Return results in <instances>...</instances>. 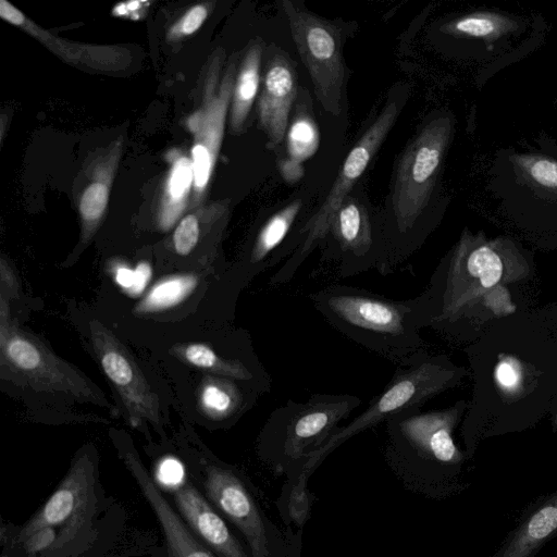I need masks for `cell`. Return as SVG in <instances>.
<instances>
[{
    "label": "cell",
    "mask_w": 557,
    "mask_h": 557,
    "mask_svg": "<svg viewBox=\"0 0 557 557\" xmlns=\"http://www.w3.org/2000/svg\"><path fill=\"white\" fill-rule=\"evenodd\" d=\"M557 533V490L532 505L492 557H534Z\"/></svg>",
    "instance_id": "cell-18"
},
{
    "label": "cell",
    "mask_w": 557,
    "mask_h": 557,
    "mask_svg": "<svg viewBox=\"0 0 557 557\" xmlns=\"http://www.w3.org/2000/svg\"><path fill=\"white\" fill-rule=\"evenodd\" d=\"M0 284H1V295H3L7 299L11 297H17L18 294V283L17 278L14 274V271L2 257L0 261Z\"/></svg>",
    "instance_id": "cell-34"
},
{
    "label": "cell",
    "mask_w": 557,
    "mask_h": 557,
    "mask_svg": "<svg viewBox=\"0 0 557 557\" xmlns=\"http://www.w3.org/2000/svg\"><path fill=\"white\" fill-rule=\"evenodd\" d=\"M170 163L157 210V225L162 232L171 230L180 220L191 198L194 170L191 159L180 149L166 153Z\"/></svg>",
    "instance_id": "cell-23"
},
{
    "label": "cell",
    "mask_w": 557,
    "mask_h": 557,
    "mask_svg": "<svg viewBox=\"0 0 557 557\" xmlns=\"http://www.w3.org/2000/svg\"><path fill=\"white\" fill-rule=\"evenodd\" d=\"M330 239L325 258L338 262V275L349 277L376 269L383 244L377 238L368 210L355 198L347 197L334 213L324 242Z\"/></svg>",
    "instance_id": "cell-14"
},
{
    "label": "cell",
    "mask_w": 557,
    "mask_h": 557,
    "mask_svg": "<svg viewBox=\"0 0 557 557\" xmlns=\"http://www.w3.org/2000/svg\"><path fill=\"white\" fill-rule=\"evenodd\" d=\"M495 374L498 384L504 389L511 391L520 383L521 366L518 360L506 358L498 363Z\"/></svg>",
    "instance_id": "cell-33"
},
{
    "label": "cell",
    "mask_w": 557,
    "mask_h": 557,
    "mask_svg": "<svg viewBox=\"0 0 557 557\" xmlns=\"http://www.w3.org/2000/svg\"><path fill=\"white\" fill-rule=\"evenodd\" d=\"M286 139L289 158L302 162L312 157L319 148L320 134L311 114L298 111L287 131Z\"/></svg>",
    "instance_id": "cell-27"
},
{
    "label": "cell",
    "mask_w": 557,
    "mask_h": 557,
    "mask_svg": "<svg viewBox=\"0 0 557 557\" xmlns=\"http://www.w3.org/2000/svg\"><path fill=\"white\" fill-rule=\"evenodd\" d=\"M400 111L397 100L387 102L348 152L336 180L322 205L307 219L299 230V244L290 257L270 278V285L290 281L309 255L326 237L334 213L348 197L349 191L364 173L379 151Z\"/></svg>",
    "instance_id": "cell-6"
},
{
    "label": "cell",
    "mask_w": 557,
    "mask_h": 557,
    "mask_svg": "<svg viewBox=\"0 0 557 557\" xmlns=\"http://www.w3.org/2000/svg\"><path fill=\"white\" fill-rule=\"evenodd\" d=\"M1 557H7V556L2 555Z\"/></svg>",
    "instance_id": "cell-38"
},
{
    "label": "cell",
    "mask_w": 557,
    "mask_h": 557,
    "mask_svg": "<svg viewBox=\"0 0 557 557\" xmlns=\"http://www.w3.org/2000/svg\"><path fill=\"white\" fill-rule=\"evenodd\" d=\"M453 123L441 116L425 124L404 150L392 189L393 235L376 270L394 273L417 245L414 231L433 193Z\"/></svg>",
    "instance_id": "cell-2"
},
{
    "label": "cell",
    "mask_w": 557,
    "mask_h": 557,
    "mask_svg": "<svg viewBox=\"0 0 557 557\" xmlns=\"http://www.w3.org/2000/svg\"><path fill=\"white\" fill-rule=\"evenodd\" d=\"M262 393L252 383L214 375L205 380L199 404L211 420L224 422L238 418Z\"/></svg>",
    "instance_id": "cell-22"
},
{
    "label": "cell",
    "mask_w": 557,
    "mask_h": 557,
    "mask_svg": "<svg viewBox=\"0 0 557 557\" xmlns=\"http://www.w3.org/2000/svg\"><path fill=\"white\" fill-rule=\"evenodd\" d=\"M455 410L422 411L409 409L386 421L387 433L395 453L421 460L453 465L460 454L453 441Z\"/></svg>",
    "instance_id": "cell-13"
},
{
    "label": "cell",
    "mask_w": 557,
    "mask_h": 557,
    "mask_svg": "<svg viewBox=\"0 0 557 557\" xmlns=\"http://www.w3.org/2000/svg\"><path fill=\"white\" fill-rule=\"evenodd\" d=\"M515 22L494 13H474L461 16L445 25V30L454 35L496 38L513 28Z\"/></svg>",
    "instance_id": "cell-26"
},
{
    "label": "cell",
    "mask_w": 557,
    "mask_h": 557,
    "mask_svg": "<svg viewBox=\"0 0 557 557\" xmlns=\"http://www.w3.org/2000/svg\"><path fill=\"white\" fill-rule=\"evenodd\" d=\"M466 268L469 274L480 280L488 288L498 283L503 273V263L498 255L487 246H480L467 257Z\"/></svg>",
    "instance_id": "cell-28"
},
{
    "label": "cell",
    "mask_w": 557,
    "mask_h": 557,
    "mask_svg": "<svg viewBox=\"0 0 557 557\" xmlns=\"http://www.w3.org/2000/svg\"><path fill=\"white\" fill-rule=\"evenodd\" d=\"M153 479L188 528L220 557H247L242 545L207 497L188 479L184 463L165 456L154 467Z\"/></svg>",
    "instance_id": "cell-10"
},
{
    "label": "cell",
    "mask_w": 557,
    "mask_h": 557,
    "mask_svg": "<svg viewBox=\"0 0 557 557\" xmlns=\"http://www.w3.org/2000/svg\"><path fill=\"white\" fill-rule=\"evenodd\" d=\"M262 46L253 42L246 51L237 70L230 107V126L232 132H242L255 102L260 84Z\"/></svg>",
    "instance_id": "cell-24"
},
{
    "label": "cell",
    "mask_w": 557,
    "mask_h": 557,
    "mask_svg": "<svg viewBox=\"0 0 557 557\" xmlns=\"http://www.w3.org/2000/svg\"><path fill=\"white\" fill-rule=\"evenodd\" d=\"M278 170L287 183H297L304 176L301 162L289 157L280 161Z\"/></svg>",
    "instance_id": "cell-36"
},
{
    "label": "cell",
    "mask_w": 557,
    "mask_h": 557,
    "mask_svg": "<svg viewBox=\"0 0 557 557\" xmlns=\"http://www.w3.org/2000/svg\"><path fill=\"white\" fill-rule=\"evenodd\" d=\"M360 404L359 397L349 394H314L305 401L288 399L270 414L261 444L270 455L285 460L307 457Z\"/></svg>",
    "instance_id": "cell-4"
},
{
    "label": "cell",
    "mask_w": 557,
    "mask_h": 557,
    "mask_svg": "<svg viewBox=\"0 0 557 557\" xmlns=\"http://www.w3.org/2000/svg\"><path fill=\"white\" fill-rule=\"evenodd\" d=\"M223 51H216L210 62L205 78L203 101L186 121L193 134L191 163L194 187L190 206L199 205L210 183L211 175L222 145L226 115L231 107L232 94L237 74L236 64L230 62L220 76Z\"/></svg>",
    "instance_id": "cell-8"
},
{
    "label": "cell",
    "mask_w": 557,
    "mask_h": 557,
    "mask_svg": "<svg viewBox=\"0 0 557 557\" xmlns=\"http://www.w3.org/2000/svg\"><path fill=\"white\" fill-rule=\"evenodd\" d=\"M292 37L306 66L317 99L333 115L342 110L345 65L338 29L330 22L284 0L281 2Z\"/></svg>",
    "instance_id": "cell-7"
},
{
    "label": "cell",
    "mask_w": 557,
    "mask_h": 557,
    "mask_svg": "<svg viewBox=\"0 0 557 557\" xmlns=\"http://www.w3.org/2000/svg\"><path fill=\"white\" fill-rule=\"evenodd\" d=\"M315 310L338 332L396 364L423 351L414 298L398 300L332 284L309 295Z\"/></svg>",
    "instance_id": "cell-1"
},
{
    "label": "cell",
    "mask_w": 557,
    "mask_h": 557,
    "mask_svg": "<svg viewBox=\"0 0 557 557\" xmlns=\"http://www.w3.org/2000/svg\"><path fill=\"white\" fill-rule=\"evenodd\" d=\"M53 527L40 529L28 536L22 544L29 556L47 553L57 540Z\"/></svg>",
    "instance_id": "cell-32"
},
{
    "label": "cell",
    "mask_w": 557,
    "mask_h": 557,
    "mask_svg": "<svg viewBox=\"0 0 557 557\" xmlns=\"http://www.w3.org/2000/svg\"><path fill=\"white\" fill-rule=\"evenodd\" d=\"M302 202L296 199L272 214L255 234L244 260V275L252 277L267 268L274 267L287 253V244L293 225Z\"/></svg>",
    "instance_id": "cell-19"
},
{
    "label": "cell",
    "mask_w": 557,
    "mask_h": 557,
    "mask_svg": "<svg viewBox=\"0 0 557 557\" xmlns=\"http://www.w3.org/2000/svg\"><path fill=\"white\" fill-rule=\"evenodd\" d=\"M8 299L0 295V367L38 392L70 396L115 414V407L103 392L79 370L59 358L35 335L20 329L11 319Z\"/></svg>",
    "instance_id": "cell-3"
},
{
    "label": "cell",
    "mask_w": 557,
    "mask_h": 557,
    "mask_svg": "<svg viewBox=\"0 0 557 557\" xmlns=\"http://www.w3.org/2000/svg\"><path fill=\"white\" fill-rule=\"evenodd\" d=\"M209 14L208 4H196L187 10L168 30L166 38L175 41L193 35L206 21Z\"/></svg>",
    "instance_id": "cell-30"
},
{
    "label": "cell",
    "mask_w": 557,
    "mask_h": 557,
    "mask_svg": "<svg viewBox=\"0 0 557 557\" xmlns=\"http://www.w3.org/2000/svg\"><path fill=\"white\" fill-rule=\"evenodd\" d=\"M449 379V369L444 361L424 351L397 364L389 382L368 407L347 425L339 426L320 448L307 456V466L315 463L349 437L386 422L403 411L421 408L428 399L446 386Z\"/></svg>",
    "instance_id": "cell-5"
},
{
    "label": "cell",
    "mask_w": 557,
    "mask_h": 557,
    "mask_svg": "<svg viewBox=\"0 0 557 557\" xmlns=\"http://www.w3.org/2000/svg\"><path fill=\"white\" fill-rule=\"evenodd\" d=\"M297 95L296 73L285 53H274L267 65L258 99L259 122L272 144L285 137L288 117Z\"/></svg>",
    "instance_id": "cell-16"
},
{
    "label": "cell",
    "mask_w": 557,
    "mask_h": 557,
    "mask_svg": "<svg viewBox=\"0 0 557 557\" xmlns=\"http://www.w3.org/2000/svg\"><path fill=\"white\" fill-rule=\"evenodd\" d=\"M135 277L133 286L127 290L132 296H137L144 292L151 277V268L148 262L141 261L134 269Z\"/></svg>",
    "instance_id": "cell-35"
},
{
    "label": "cell",
    "mask_w": 557,
    "mask_h": 557,
    "mask_svg": "<svg viewBox=\"0 0 557 557\" xmlns=\"http://www.w3.org/2000/svg\"><path fill=\"white\" fill-rule=\"evenodd\" d=\"M193 472L200 492L246 537L253 557H268V540L261 516L238 476L230 469L201 458Z\"/></svg>",
    "instance_id": "cell-12"
},
{
    "label": "cell",
    "mask_w": 557,
    "mask_h": 557,
    "mask_svg": "<svg viewBox=\"0 0 557 557\" xmlns=\"http://www.w3.org/2000/svg\"><path fill=\"white\" fill-rule=\"evenodd\" d=\"M518 163L539 186L557 190V162L544 157H520Z\"/></svg>",
    "instance_id": "cell-29"
},
{
    "label": "cell",
    "mask_w": 557,
    "mask_h": 557,
    "mask_svg": "<svg viewBox=\"0 0 557 557\" xmlns=\"http://www.w3.org/2000/svg\"><path fill=\"white\" fill-rule=\"evenodd\" d=\"M198 284L194 274H175L154 284L135 306L134 312L147 314L170 309L187 298Z\"/></svg>",
    "instance_id": "cell-25"
},
{
    "label": "cell",
    "mask_w": 557,
    "mask_h": 557,
    "mask_svg": "<svg viewBox=\"0 0 557 557\" xmlns=\"http://www.w3.org/2000/svg\"><path fill=\"white\" fill-rule=\"evenodd\" d=\"M0 16L8 23L21 28L39 40L62 60L73 64H84L99 70H120L127 62L123 61L121 49L90 45H70L42 29L25 16L17 8L5 0L0 1Z\"/></svg>",
    "instance_id": "cell-17"
},
{
    "label": "cell",
    "mask_w": 557,
    "mask_h": 557,
    "mask_svg": "<svg viewBox=\"0 0 557 557\" xmlns=\"http://www.w3.org/2000/svg\"><path fill=\"white\" fill-rule=\"evenodd\" d=\"M121 151L122 141L117 140L97 160L92 166L91 181L79 196L81 239L84 244L92 238L106 213Z\"/></svg>",
    "instance_id": "cell-21"
},
{
    "label": "cell",
    "mask_w": 557,
    "mask_h": 557,
    "mask_svg": "<svg viewBox=\"0 0 557 557\" xmlns=\"http://www.w3.org/2000/svg\"><path fill=\"white\" fill-rule=\"evenodd\" d=\"M199 239V222L195 214H187L176 225L173 235L175 251L187 256L195 248Z\"/></svg>",
    "instance_id": "cell-31"
},
{
    "label": "cell",
    "mask_w": 557,
    "mask_h": 557,
    "mask_svg": "<svg viewBox=\"0 0 557 557\" xmlns=\"http://www.w3.org/2000/svg\"><path fill=\"white\" fill-rule=\"evenodd\" d=\"M95 355L122 398L128 422L133 428L145 423L163 436L160 400L152 391L132 354L116 335L98 320L89 322Z\"/></svg>",
    "instance_id": "cell-11"
},
{
    "label": "cell",
    "mask_w": 557,
    "mask_h": 557,
    "mask_svg": "<svg viewBox=\"0 0 557 557\" xmlns=\"http://www.w3.org/2000/svg\"><path fill=\"white\" fill-rule=\"evenodd\" d=\"M96 461L85 448L72 462L71 469L45 505L20 530L16 542L23 543L36 531L61 527L52 547L45 554L60 553L87 531L96 505Z\"/></svg>",
    "instance_id": "cell-9"
},
{
    "label": "cell",
    "mask_w": 557,
    "mask_h": 557,
    "mask_svg": "<svg viewBox=\"0 0 557 557\" xmlns=\"http://www.w3.org/2000/svg\"><path fill=\"white\" fill-rule=\"evenodd\" d=\"M171 352L183 362L214 375L252 383L264 393L271 391V376L258 358L222 356L203 343L178 344Z\"/></svg>",
    "instance_id": "cell-20"
},
{
    "label": "cell",
    "mask_w": 557,
    "mask_h": 557,
    "mask_svg": "<svg viewBox=\"0 0 557 557\" xmlns=\"http://www.w3.org/2000/svg\"><path fill=\"white\" fill-rule=\"evenodd\" d=\"M120 458L134 476L162 528L168 557H216L182 520L147 471L132 441L124 432H111Z\"/></svg>",
    "instance_id": "cell-15"
},
{
    "label": "cell",
    "mask_w": 557,
    "mask_h": 557,
    "mask_svg": "<svg viewBox=\"0 0 557 557\" xmlns=\"http://www.w3.org/2000/svg\"><path fill=\"white\" fill-rule=\"evenodd\" d=\"M134 277V270L125 265L119 267L115 270V281L125 292H127L133 286Z\"/></svg>",
    "instance_id": "cell-37"
}]
</instances>
